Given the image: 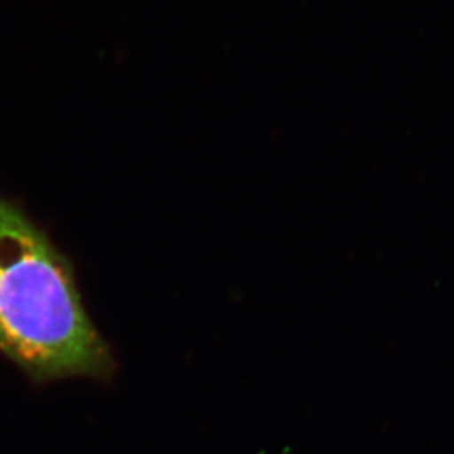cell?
Listing matches in <instances>:
<instances>
[{"label": "cell", "instance_id": "1", "mask_svg": "<svg viewBox=\"0 0 454 454\" xmlns=\"http://www.w3.org/2000/svg\"><path fill=\"white\" fill-rule=\"evenodd\" d=\"M0 354L35 382L106 380L114 358L82 305L71 262L0 197Z\"/></svg>", "mask_w": 454, "mask_h": 454}]
</instances>
